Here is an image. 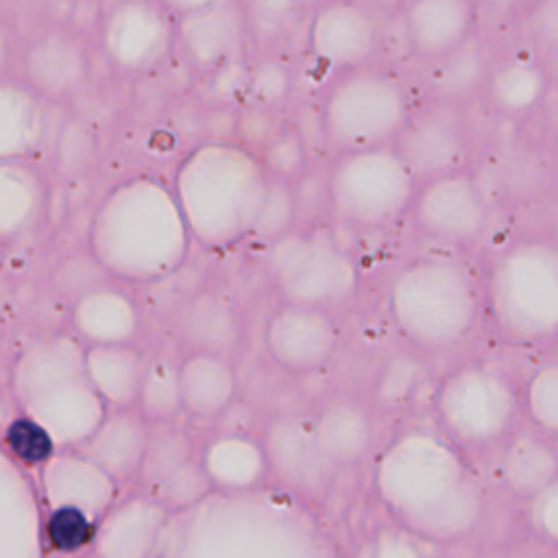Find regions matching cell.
Here are the masks:
<instances>
[{
    "mask_svg": "<svg viewBox=\"0 0 558 558\" xmlns=\"http://www.w3.org/2000/svg\"><path fill=\"white\" fill-rule=\"evenodd\" d=\"M190 248L192 235L172 183L148 172L111 185L87 227V251L124 283L170 279L185 266Z\"/></svg>",
    "mask_w": 558,
    "mask_h": 558,
    "instance_id": "6da1fadb",
    "label": "cell"
},
{
    "mask_svg": "<svg viewBox=\"0 0 558 558\" xmlns=\"http://www.w3.org/2000/svg\"><path fill=\"white\" fill-rule=\"evenodd\" d=\"M268 183L259 155L233 140L192 146L172 177L190 235L207 251H229L251 238Z\"/></svg>",
    "mask_w": 558,
    "mask_h": 558,
    "instance_id": "7a4b0ae2",
    "label": "cell"
},
{
    "mask_svg": "<svg viewBox=\"0 0 558 558\" xmlns=\"http://www.w3.org/2000/svg\"><path fill=\"white\" fill-rule=\"evenodd\" d=\"M386 305L405 344L427 357L458 351L486 320L482 277L460 253L440 248L397 268Z\"/></svg>",
    "mask_w": 558,
    "mask_h": 558,
    "instance_id": "3957f363",
    "label": "cell"
},
{
    "mask_svg": "<svg viewBox=\"0 0 558 558\" xmlns=\"http://www.w3.org/2000/svg\"><path fill=\"white\" fill-rule=\"evenodd\" d=\"M405 471L397 512L405 527L436 545L475 541L488 493L480 486L469 456L438 427L410 423L403 434Z\"/></svg>",
    "mask_w": 558,
    "mask_h": 558,
    "instance_id": "277c9868",
    "label": "cell"
},
{
    "mask_svg": "<svg viewBox=\"0 0 558 558\" xmlns=\"http://www.w3.org/2000/svg\"><path fill=\"white\" fill-rule=\"evenodd\" d=\"M480 277L493 333L508 347L545 351L558 336V238L514 235Z\"/></svg>",
    "mask_w": 558,
    "mask_h": 558,
    "instance_id": "5b68a950",
    "label": "cell"
},
{
    "mask_svg": "<svg viewBox=\"0 0 558 558\" xmlns=\"http://www.w3.org/2000/svg\"><path fill=\"white\" fill-rule=\"evenodd\" d=\"M432 414L466 456L490 460L523 425L521 384L488 357H466L436 379Z\"/></svg>",
    "mask_w": 558,
    "mask_h": 558,
    "instance_id": "8992f818",
    "label": "cell"
},
{
    "mask_svg": "<svg viewBox=\"0 0 558 558\" xmlns=\"http://www.w3.org/2000/svg\"><path fill=\"white\" fill-rule=\"evenodd\" d=\"M418 100L408 81L381 65L331 76L318 102L320 137L333 155L399 140Z\"/></svg>",
    "mask_w": 558,
    "mask_h": 558,
    "instance_id": "52a82bcc",
    "label": "cell"
},
{
    "mask_svg": "<svg viewBox=\"0 0 558 558\" xmlns=\"http://www.w3.org/2000/svg\"><path fill=\"white\" fill-rule=\"evenodd\" d=\"M325 172L329 218L353 231H381L401 222L418 187L395 144L338 153Z\"/></svg>",
    "mask_w": 558,
    "mask_h": 558,
    "instance_id": "ba28073f",
    "label": "cell"
},
{
    "mask_svg": "<svg viewBox=\"0 0 558 558\" xmlns=\"http://www.w3.org/2000/svg\"><path fill=\"white\" fill-rule=\"evenodd\" d=\"M268 275L288 303L336 307L360 290V266L320 225H301L268 244Z\"/></svg>",
    "mask_w": 558,
    "mask_h": 558,
    "instance_id": "9c48e42d",
    "label": "cell"
},
{
    "mask_svg": "<svg viewBox=\"0 0 558 558\" xmlns=\"http://www.w3.org/2000/svg\"><path fill=\"white\" fill-rule=\"evenodd\" d=\"M408 222L416 235L440 251L462 255L475 248L488 231V198L469 168L440 174L418 183Z\"/></svg>",
    "mask_w": 558,
    "mask_h": 558,
    "instance_id": "30bf717a",
    "label": "cell"
},
{
    "mask_svg": "<svg viewBox=\"0 0 558 558\" xmlns=\"http://www.w3.org/2000/svg\"><path fill=\"white\" fill-rule=\"evenodd\" d=\"M102 57L133 78L153 76L177 57V17L157 0H116L96 22Z\"/></svg>",
    "mask_w": 558,
    "mask_h": 558,
    "instance_id": "8fae6325",
    "label": "cell"
},
{
    "mask_svg": "<svg viewBox=\"0 0 558 558\" xmlns=\"http://www.w3.org/2000/svg\"><path fill=\"white\" fill-rule=\"evenodd\" d=\"M395 146L418 183L466 170L471 161V129L462 100L436 94L418 100Z\"/></svg>",
    "mask_w": 558,
    "mask_h": 558,
    "instance_id": "7c38bea8",
    "label": "cell"
},
{
    "mask_svg": "<svg viewBox=\"0 0 558 558\" xmlns=\"http://www.w3.org/2000/svg\"><path fill=\"white\" fill-rule=\"evenodd\" d=\"M17 70L20 81L46 102L74 100L92 76L89 41L72 26H44L20 48Z\"/></svg>",
    "mask_w": 558,
    "mask_h": 558,
    "instance_id": "4fadbf2b",
    "label": "cell"
},
{
    "mask_svg": "<svg viewBox=\"0 0 558 558\" xmlns=\"http://www.w3.org/2000/svg\"><path fill=\"white\" fill-rule=\"evenodd\" d=\"M305 44L310 57L336 76L371 65L381 48V33L362 2L329 0L310 11Z\"/></svg>",
    "mask_w": 558,
    "mask_h": 558,
    "instance_id": "5bb4252c",
    "label": "cell"
},
{
    "mask_svg": "<svg viewBox=\"0 0 558 558\" xmlns=\"http://www.w3.org/2000/svg\"><path fill=\"white\" fill-rule=\"evenodd\" d=\"M248 41L242 0H225L177 17V54L201 76L242 59Z\"/></svg>",
    "mask_w": 558,
    "mask_h": 558,
    "instance_id": "9a60e30c",
    "label": "cell"
},
{
    "mask_svg": "<svg viewBox=\"0 0 558 558\" xmlns=\"http://www.w3.org/2000/svg\"><path fill=\"white\" fill-rule=\"evenodd\" d=\"M401 22L410 54L429 65L469 46L480 26L473 0H408Z\"/></svg>",
    "mask_w": 558,
    "mask_h": 558,
    "instance_id": "2e32d148",
    "label": "cell"
},
{
    "mask_svg": "<svg viewBox=\"0 0 558 558\" xmlns=\"http://www.w3.org/2000/svg\"><path fill=\"white\" fill-rule=\"evenodd\" d=\"M490 460L501 486L499 490L519 504L558 477V442L525 423Z\"/></svg>",
    "mask_w": 558,
    "mask_h": 558,
    "instance_id": "e0dca14e",
    "label": "cell"
},
{
    "mask_svg": "<svg viewBox=\"0 0 558 558\" xmlns=\"http://www.w3.org/2000/svg\"><path fill=\"white\" fill-rule=\"evenodd\" d=\"M549 83L551 76L538 59L512 54L486 68L482 96L493 113L523 120L541 109L549 94Z\"/></svg>",
    "mask_w": 558,
    "mask_h": 558,
    "instance_id": "ac0fdd59",
    "label": "cell"
},
{
    "mask_svg": "<svg viewBox=\"0 0 558 558\" xmlns=\"http://www.w3.org/2000/svg\"><path fill=\"white\" fill-rule=\"evenodd\" d=\"M46 100L24 81L0 76V161H28L46 135Z\"/></svg>",
    "mask_w": 558,
    "mask_h": 558,
    "instance_id": "d6986e66",
    "label": "cell"
},
{
    "mask_svg": "<svg viewBox=\"0 0 558 558\" xmlns=\"http://www.w3.org/2000/svg\"><path fill=\"white\" fill-rule=\"evenodd\" d=\"M48 205V183L31 161H0V242L28 233Z\"/></svg>",
    "mask_w": 558,
    "mask_h": 558,
    "instance_id": "ffe728a7",
    "label": "cell"
},
{
    "mask_svg": "<svg viewBox=\"0 0 558 558\" xmlns=\"http://www.w3.org/2000/svg\"><path fill=\"white\" fill-rule=\"evenodd\" d=\"M523 423L558 442V362L543 357L521 381Z\"/></svg>",
    "mask_w": 558,
    "mask_h": 558,
    "instance_id": "44dd1931",
    "label": "cell"
},
{
    "mask_svg": "<svg viewBox=\"0 0 558 558\" xmlns=\"http://www.w3.org/2000/svg\"><path fill=\"white\" fill-rule=\"evenodd\" d=\"M386 379H390V384H386L384 390L388 403L395 410L410 408L412 414L421 410V399L425 395L434 397L436 379L432 377L429 357L410 347L408 351H401L390 357V362L386 364Z\"/></svg>",
    "mask_w": 558,
    "mask_h": 558,
    "instance_id": "7402d4cb",
    "label": "cell"
},
{
    "mask_svg": "<svg viewBox=\"0 0 558 558\" xmlns=\"http://www.w3.org/2000/svg\"><path fill=\"white\" fill-rule=\"evenodd\" d=\"M248 39L259 46H275L290 35L305 13L299 0H242Z\"/></svg>",
    "mask_w": 558,
    "mask_h": 558,
    "instance_id": "603a6c76",
    "label": "cell"
},
{
    "mask_svg": "<svg viewBox=\"0 0 558 558\" xmlns=\"http://www.w3.org/2000/svg\"><path fill=\"white\" fill-rule=\"evenodd\" d=\"M96 126L85 116H68L59 129L52 150V163L63 174H81L96 157Z\"/></svg>",
    "mask_w": 558,
    "mask_h": 558,
    "instance_id": "cb8c5ba5",
    "label": "cell"
},
{
    "mask_svg": "<svg viewBox=\"0 0 558 558\" xmlns=\"http://www.w3.org/2000/svg\"><path fill=\"white\" fill-rule=\"evenodd\" d=\"M257 155L268 177L288 183H294L310 168L305 135L299 126H281Z\"/></svg>",
    "mask_w": 558,
    "mask_h": 558,
    "instance_id": "d4e9b609",
    "label": "cell"
},
{
    "mask_svg": "<svg viewBox=\"0 0 558 558\" xmlns=\"http://www.w3.org/2000/svg\"><path fill=\"white\" fill-rule=\"evenodd\" d=\"M299 214H296V201H294V190L292 183L272 179L268 183V194L264 201V207L259 211V218L255 222V229L251 233L253 240L272 244L281 235L290 233L299 225Z\"/></svg>",
    "mask_w": 558,
    "mask_h": 558,
    "instance_id": "484cf974",
    "label": "cell"
},
{
    "mask_svg": "<svg viewBox=\"0 0 558 558\" xmlns=\"http://www.w3.org/2000/svg\"><path fill=\"white\" fill-rule=\"evenodd\" d=\"M292 89V72L279 57H259L248 63L246 98L262 109L281 107Z\"/></svg>",
    "mask_w": 558,
    "mask_h": 558,
    "instance_id": "4316f807",
    "label": "cell"
},
{
    "mask_svg": "<svg viewBox=\"0 0 558 558\" xmlns=\"http://www.w3.org/2000/svg\"><path fill=\"white\" fill-rule=\"evenodd\" d=\"M50 279L59 290H68L81 296L92 288L109 281L111 277L105 272V268L87 248H81V251H72L70 255H63L52 268Z\"/></svg>",
    "mask_w": 558,
    "mask_h": 558,
    "instance_id": "83f0119b",
    "label": "cell"
},
{
    "mask_svg": "<svg viewBox=\"0 0 558 558\" xmlns=\"http://www.w3.org/2000/svg\"><path fill=\"white\" fill-rule=\"evenodd\" d=\"M525 532L558 549V477L521 504Z\"/></svg>",
    "mask_w": 558,
    "mask_h": 558,
    "instance_id": "f1b7e54d",
    "label": "cell"
},
{
    "mask_svg": "<svg viewBox=\"0 0 558 558\" xmlns=\"http://www.w3.org/2000/svg\"><path fill=\"white\" fill-rule=\"evenodd\" d=\"M296 214L299 220H307V225H316L318 216H329V201H327V172L325 168L314 170L312 166L292 183Z\"/></svg>",
    "mask_w": 558,
    "mask_h": 558,
    "instance_id": "f546056e",
    "label": "cell"
},
{
    "mask_svg": "<svg viewBox=\"0 0 558 558\" xmlns=\"http://www.w3.org/2000/svg\"><path fill=\"white\" fill-rule=\"evenodd\" d=\"M547 0H473L480 26L510 24L514 20L534 15Z\"/></svg>",
    "mask_w": 558,
    "mask_h": 558,
    "instance_id": "4dcf8cb0",
    "label": "cell"
},
{
    "mask_svg": "<svg viewBox=\"0 0 558 558\" xmlns=\"http://www.w3.org/2000/svg\"><path fill=\"white\" fill-rule=\"evenodd\" d=\"M9 442L17 456H22L24 460H31V462L44 460L50 453L48 434L31 421L13 423V427L9 429Z\"/></svg>",
    "mask_w": 558,
    "mask_h": 558,
    "instance_id": "1f68e13d",
    "label": "cell"
},
{
    "mask_svg": "<svg viewBox=\"0 0 558 558\" xmlns=\"http://www.w3.org/2000/svg\"><path fill=\"white\" fill-rule=\"evenodd\" d=\"M50 538L61 549H76L87 538V521L74 508L59 510L50 521Z\"/></svg>",
    "mask_w": 558,
    "mask_h": 558,
    "instance_id": "d6a6232c",
    "label": "cell"
},
{
    "mask_svg": "<svg viewBox=\"0 0 558 558\" xmlns=\"http://www.w3.org/2000/svg\"><path fill=\"white\" fill-rule=\"evenodd\" d=\"M504 558H558V549L525 534L504 549Z\"/></svg>",
    "mask_w": 558,
    "mask_h": 558,
    "instance_id": "836d02e7",
    "label": "cell"
},
{
    "mask_svg": "<svg viewBox=\"0 0 558 558\" xmlns=\"http://www.w3.org/2000/svg\"><path fill=\"white\" fill-rule=\"evenodd\" d=\"M157 2L166 7L174 17H181V15H190V13L209 9L214 4H220L225 0H157Z\"/></svg>",
    "mask_w": 558,
    "mask_h": 558,
    "instance_id": "e575fe53",
    "label": "cell"
},
{
    "mask_svg": "<svg viewBox=\"0 0 558 558\" xmlns=\"http://www.w3.org/2000/svg\"><path fill=\"white\" fill-rule=\"evenodd\" d=\"M11 59H13V37L7 20L0 15V76H7Z\"/></svg>",
    "mask_w": 558,
    "mask_h": 558,
    "instance_id": "d590c367",
    "label": "cell"
},
{
    "mask_svg": "<svg viewBox=\"0 0 558 558\" xmlns=\"http://www.w3.org/2000/svg\"><path fill=\"white\" fill-rule=\"evenodd\" d=\"M543 357H549V360H556L558 362V336L549 342V347L543 351Z\"/></svg>",
    "mask_w": 558,
    "mask_h": 558,
    "instance_id": "8d00e7d4",
    "label": "cell"
},
{
    "mask_svg": "<svg viewBox=\"0 0 558 558\" xmlns=\"http://www.w3.org/2000/svg\"><path fill=\"white\" fill-rule=\"evenodd\" d=\"M325 2H329V0H299V4H301L305 11H312V9H316V7L325 4Z\"/></svg>",
    "mask_w": 558,
    "mask_h": 558,
    "instance_id": "74e56055",
    "label": "cell"
}]
</instances>
